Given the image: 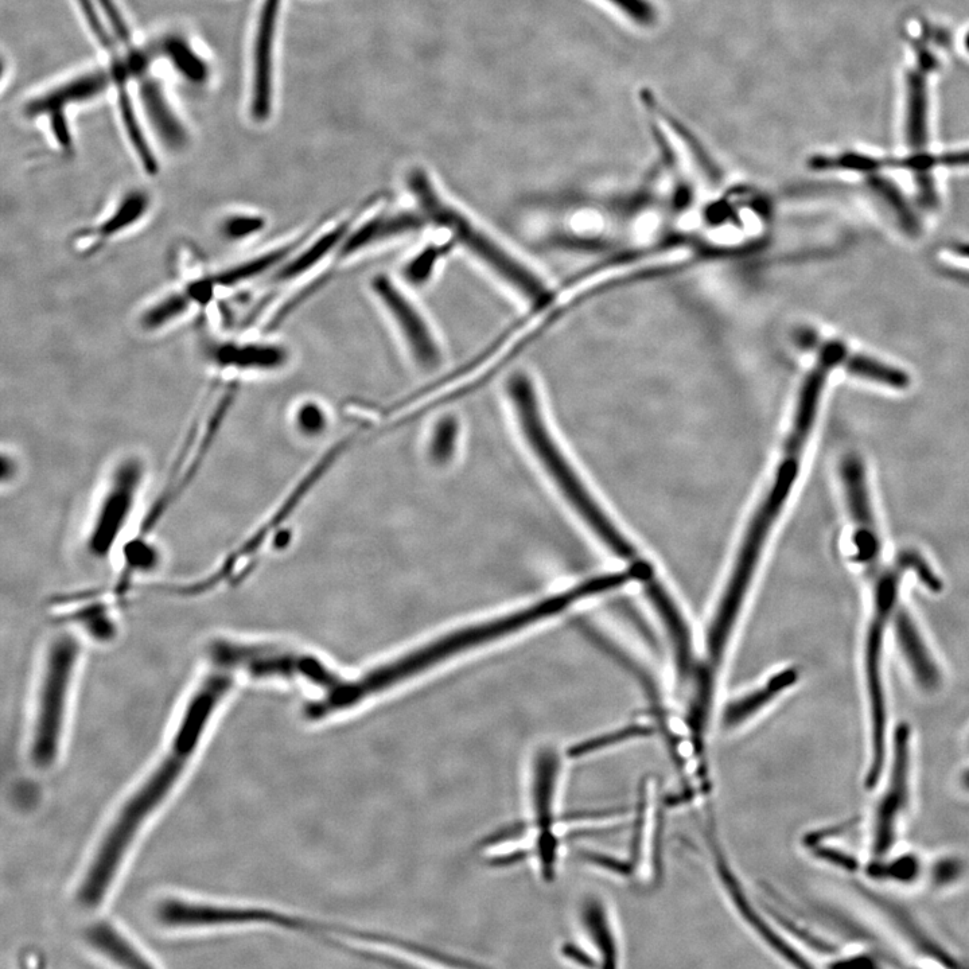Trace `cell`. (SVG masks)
Masks as SVG:
<instances>
[{
  "label": "cell",
  "mask_w": 969,
  "mask_h": 969,
  "mask_svg": "<svg viewBox=\"0 0 969 969\" xmlns=\"http://www.w3.org/2000/svg\"><path fill=\"white\" fill-rule=\"evenodd\" d=\"M961 782H963L964 788L969 791V770H965L963 777H961Z\"/></svg>",
  "instance_id": "74e56055"
},
{
  "label": "cell",
  "mask_w": 969,
  "mask_h": 969,
  "mask_svg": "<svg viewBox=\"0 0 969 969\" xmlns=\"http://www.w3.org/2000/svg\"><path fill=\"white\" fill-rule=\"evenodd\" d=\"M345 231L346 229L342 225L336 231L326 233L325 236L319 237L318 240L314 241L313 245H310L301 254L295 256L293 260H290V262L280 267L278 274L275 275L276 282H289V280L298 278V276L306 274L311 268L317 266L332 251L333 247H336L340 243Z\"/></svg>",
  "instance_id": "d4e9b609"
},
{
  "label": "cell",
  "mask_w": 969,
  "mask_h": 969,
  "mask_svg": "<svg viewBox=\"0 0 969 969\" xmlns=\"http://www.w3.org/2000/svg\"><path fill=\"white\" fill-rule=\"evenodd\" d=\"M964 873V865L957 858H943L937 860L932 867V881L936 886L944 887L959 881Z\"/></svg>",
  "instance_id": "836d02e7"
},
{
  "label": "cell",
  "mask_w": 969,
  "mask_h": 969,
  "mask_svg": "<svg viewBox=\"0 0 969 969\" xmlns=\"http://www.w3.org/2000/svg\"><path fill=\"white\" fill-rule=\"evenodd\" d=\"M955 254L963 256V258L969 259V243L956 244L951 248Z\"/></svg>",
  "instance_id": "8d00e7d4"
},
{
  "label": "cell",
  "mask_w": 969,
  "mask_h": 969,
  "mask_svg": "<svg viewBox=\"0 0 969 969\" xmlns=\"http://www.w3.org/2000/svg\"><path fill=\"white\" fill-rule=\"evenodd\" d=\"M613 10L618 17L638 29H652L660 21V9L655 0H597Z\"/></svg>",
  "instance_id": "484cf974"
},
{
  "label": "cell",
  "mask_w": 969,
  "mask_h": 969,
  "mask_svg": "<svg viewBox=\"0 0 969 969\" xmlns=\"http://www.w3.org/2000/svg\"><path fill=\"white\" fill-rule=\"evenodd\" d=\"M797 681H799V671L795 668L777 673L764 686L731 703L723 714V726L726 730H734L747 725L751 719L760 715L764 708L770 706L782 692L795 686Z\"/></svg>",
  "instance_id": "2e32d148"
},
{
  "label": "cell",
  "mask_w": 969,
  "mask_h": 969,
  "mask_svg": "<svg viewBox=\"0 0 969 969\" xmlns=\"http://www.w3.org/2000/svg\"><path fill=\"white\" fill-rule=\"evenodd\" d=\"M167 54L177 66L179 72L184 73L190 80L200 81L206 76L204 64L200 58L193 53L185 44L179 41H171L167 45Z\"/></svg>",
  "instance_id": "f546056e"
},
{
  "label": "cell",
  "mask_w": 969,
  "mask_h": 969,
  "mask_svg": "<svg viewBox=\"0 0 969 969\" xmlns=\"http://www.w3.org/2000/svg\"><path fill=\"white\" fill-rule=\"evenodd\" d=\"M834 965H838V967H850L854 969L856 968L865 969V968L877 967V964L874 963V960L871 959L870 956H866V955H859V956L851 957V959H848V960L838 961V963Z\"/></svg>",
  "instance_id": "d590c367"
},
{
  "label": "cell",
  "mask_w": 969,
  "mask_h": 969,
  "mask_svg": "<svg viewBox=\"0 0 969 969\" xmlns=\"http://www.w3.org/2000/svg\"><path fill=\"white\" fill-rule=\"evenodd\" d=\"M869 185L871 190H874L882 198V201H885L887 206L897 214V219L906 232L914 235V233L920 231L917 217L914 216L908 202L902 197L900 190L895 188L893 182L887 181L885 178H871Z\"/></svg>",
  "instance_id": "83f0119b"
},
{
  "label": "cell",
  "mask_w": 969,
  "mask_h": 969,
  "mask_svg": "<svg viewBox=\"0 0 969 969\" xmlns=\"http://www.w3.org/2000/svg\"><path fill=\"white\" fill-rule=\"evenodd\" d=\"M921 863L916 855L906 854L898 856L890 862L871 863L867 874L878 881H894L912 883L920 877Z\"/></svg>",
  "instance_id": "4316f807"
},
{
  "label": "cell",
  "mask_w": 969,
  "mask_h": 969,
  "mask_svg": "<svg viewBox=\"0 0 969 969\" xmlns=\"http://www.w3.org/2000/svg\"><path fill=\"white\" fill-rule=\"evenodd\" d=\"M813 847V855L816 858L824 860V862L830 863V865L838 867L848 873H854L858 870L859 863L854 856L847 854L842 850H836V848L821 846V844H815Z\"/></svg>",
  "instance_id": "e575fe53"
},
{
  "label": "cell",
  "mask_w": 969,
  "mask_h": 969,
  "mask_svg": "<svg viewBox=\"0 0 969 969\" xmlns=\"http://www.w3.org/2000/svg\"><path fill=\"white\" fill-rule=\"evenodd\" d=\"M81 657L83 642L75 630L58 629L46 641L30 742V760L37 769L52 768L60 754L66 710Z\"/></svg>",
  "instance_id": "277c9868"
},
{
  "label": "cell",
  "mask_w": 969,
  "mask_h": 969,
  "mask_svg": "<svg viewBox=\"0 0 969 969\" xmlns=\"http://www.w3.org/2000/svg\"><path fill=\"white\" fill-rule=\"evenodd\" d=\"M579 918L587 941L597 953L599 965L605 968L617 967L621 957L620 944L612 914L605 902L598 897L586 898L579 910Z\"/></svg>",
  "instance_id": "5bb4252c"
},
{
  "label": "cell",
  "mask_w": 969,
  "mask_h": 969,
  "mask_svg": "<svg viewBox=\"0 0 969 969\" xmlns=\"http://www.w3.org/2000/svg\"><path fill=\"white\" fill-rule=\"evenodd\" d=\"M295 422H297L298 430L301 433L306 435L319 434L325 428V412L317 404L305 403L299 407L297 415H295Z\"/></svg>",
  "instance_id": "1f68e13d"
},
{
  "label": "cell",
  "mask_w": 969,
  "mask_h": 969,
  "mask_svg": "<svg viewBox=\"0 0 969 969\" xmlns=\"http://www.w3.org/2000/svg\"><path fill=\"white\" fill-rule=\"evenodd\" d=\"M206 657L228 664L239 677L256 681L303 680L329 690L336 675L310 655L245 634H219L206 645Z\"/></svg>",
  "instance_id": "ba28073f"
},
{
  "label": "cell",
  "mask_w": 969,
  "mask_h": 969,
  "mask_svg": "<svg viewBox=\"0 0 969 969\" xmlns=\"http://www.w3.org/2000/svg\"><path fill=\"white\" fill-rule=\"evenodd\" d=\"M373 289L398 323L416 363L426 369L437 368L442 360L441 350L419 311L404 297L402 291L384 276L373 280Z\"/></svg>",
  "instance_id": "8fae6325"
},
{
  "label": "cell",
  "mask_w": 969,
  "mask_h": 969,
  "mask_svg": "<svg viewBox=\"0 0 969 969\" xmlns=\"http://www.w3.org/2000/svg\"><path fill=\"white\" fill-rule=\"evenodd\" d=\"M149 209V194L143 190H131L126 193V196L115 205L104 220L92 229H88V239L92 241V248L103 247L116 236L130 231L139 221H142Z\"/></svg>",
  "instance_id": "e0dca14e"
},
{
  "label": "cell",
  "mask_w": 969,
  "mask_h": 969,
  "mask_svg": "<svg viewBox=\"0 0 969 969\" xmlns=\"http://www.w3.org/2000/svg\"><path fill=\"white\" fill-rule=\"evenodd\" d=\"M420 224H422V221L419 217L408 213L393 214V216L372 220L371 223L364 225L349 237L344 244V249H342V255H350L353 252L360 251L361 248L368 247V245L416 231L420 228Z\"/></svg>",
  "instance_id": "ffe728a7"
},
{
  "label": "cell",
  "mask_w": 969,
  "mask_h": 969,
  "mask_svg": "<svg viewBox=\"0 0 969 969\" xmlns=\"http://www.w3.org/2000/svg\"><path fill=\"white\" fill-rule=\"evenodd\" d=\"M278 7L279 0L264 3L256 41L254 112L259 119L266 118L271 107V57Z\"/></svg>",
  "instance_id": "9a60e30c"
},
{
  "label": "cell",
  "mask_w": 969,
  "mask_h": 969,
  "mask_svg": "<svg viewBox=\"0 0 969 969\" xmlns=\"http://www.w3.org/2000/svg\"><path fill=\"white\" fill-rule=\"evenodd\" d=\"M213 364L240 372H272L289 361L286 348L270 342L227 341L217 344L210 352Z\"/></svg>",
  "instance_id": "7c38bea8"
},
{
  "label": "cell",
  "mask_w": 969,
  "mask_h": 969,
  "mask_svg": "<svg viewBox=\"0 0 969 969\" xmlns=\"http://www.w3.org/2000/svg\"><path fill=\"white\" fill-rule=\"evenodd\" d=\"M921 58V69L917 72L914 70L909 76L908 130H906L909 145L918 153H922L928 142L925 72H928L933 65L928 53H921Z\"/></svg>",
  "instance_id": "d6986e66"
},
{
  "label": "cell",
  "mask_w": 969,
  "mask_h": 969,
  "mask_svg": "<svg viewBox=\"0 0 969 969\" xmlns=\"http://www.w3.org/2000/svg\"><path fill=\"white\" fill-rule=\"evenodd\" d=\"M458 426L454 419H445L435 428L433 437V453L435 457L443 459L451 454L457 442Z\"/></svg>",
  "instance_id": "d6a6232c"
},
{
  "label": "cell",
  "mask_w": 969,
  "mask_h": 969,
  "mask_svg": "<svg viewBox=\"0 0 969 969\" xmlns=\"http://www.w3.org/2000/svg\"><path fill=\"white\" fill-rule=\"evenodd\" d=\"M104 75H92L84 79L75 80L64 88L57 89L45 96L44 99L35 100L27 107L31 116L40 114H56L58 108L64 107L70 101L85 99V97L96 95L104 88Z\"/></svg>",
  "instance_id": "cb8c5ba5"
},
{
  "label": "cell",
  "mask_w": 969,
  "mask_h": 969,
  "mask_svg": "<svg viewBox=\"0 0 969 969\" xmlns=\"http://www.w3.org/2000/svg\"><path fill=\"white\" fill-rule=\"evenodd\" d=\"M910 726L900 723L895 730L894 757L889 785L878 805L874 825V854L882 858L895 843L898 820L909 803Z\"/></svg>",
  "instance_id": "30bf717a"
},
{
  "label": "cell",
  "mask_w": 969,
  "mask_h": 969,
  "mask_svg": "<svg viewBox=\"0 0 969 969\" xmlns=\"http://www.w3.org/2000/svg\"><path fill=\"white\" fill-rule=\"evenodd\" d=\"M894 628L898 644L918 686L925 691H936L941 683L939 667L922 640L920 630L914 624L905 607L898 605L894 613Z\"/></svg>",
  "instance_id": "4fadbf2b"
},
{
  "label": "cell",
  "mask_w": 969,
  "mask_h": 969,
  "mask_svg": "<svg viewBox=\"0 0 969 969\" xmlns=\"http://www.w3.org/2000/svg\"><path fill=\"white\" fill-rule=\"evenodd\" d=\"M601 585L597 579H590L582 585L568 590L567 593L548 598L546 601L536 603L535 606L521 610L519 613L509 614V616L497 618V620L484 622V624L470 626V628L459 630L449 636L439 638L431 642L418 651L408 653L402 659L391 661L365 673L363 677L349 683H341L334 690L332 704L338 712H346L352 708L360 706L361 703L368 702L375 696L391 691L392 688L414 679L415 676L422 675L428 669L437 667L438 664L445 663L451 657L461 655L477 648V646L496 641L498 638L507 636L533 622L543 620L551 614L562 612L572 602L579 601L590 595L598 594Z\"/></svg>",
  "instance_id": "7a4b0ae2"
},
{
  "label": "cell",
  "mask_w": 969,
  "mask_h": 969,
  "mask_svg": "<svg viewBox=\"0 0 969 969\" xmlns=\"http://www.w3.org/2000/svg\"><path fill=\"white\" fill-rule=\"evenodd\" d=\"M439 254H441V249L433 247L426 249L422 254L416 256L411 263H408L406 271H404L407 279L415 284L427 282V279L433 274L435 263L439 259Z\"/></svg>",
  "instance_id": "4dcf8cb0"
},
{
  "label": "cell",
  "mask_w": 969,
  "mask_h": 969,
  "mask_svg": "<svg viewBox=\"0 0 969 969\" xmlns=\"http://www.w3.org/2000/svg\"><path fill=\"white\" fill-rule=\"evenodd\" d=\"M842 367L852 376L891 389H906L910 385L908 373L867 354L848 352Z\"/></svg>",
  "instance_id": "7402d4cb"
},
{
  "label": "cell",
  "mask_w": 969,
  "mask_h": 969,
  "mask_svg": "<svg viewBox=\"0 0 969 969\" xmlns=\"http://www.w3.org/2000/svg\"><path fill=\"white\" fill-rule=\"evenodd\" d=\"M237 680L239 676L229 665L208 659L162 760L128 797L101 838L77 889V902L83 908L95 909L104 901L139 831L177 785Z\"/></svg>",
  "instance_id": "6da1fadb"
},
{
  "label": "cell",
  "mask_w": 969,
  "mask_h": 969,
  "mask_svg": "<svg viewBox=\"0 0 969 969\" xmlns=\"http://www.w3.org/2000/svg\"><path fill=\"white\" fill-rule=\"evenodd\" d=\"M143 104H145L147 116L153 123L155 131L163 143L170 149H181L185 145V131L182 130L181 123L171 112L169 104L159 92L157 85L146 84L142 92Z\"/></svg>",
  "instance_id": "44dd1931"
},
{
  "label": "cell",
  "mask_w": 969,
  "mask_h": 969,
  "mask_svg": "<svg viewBox=\"0 0 969 969\" xmlns=\"http://www.w3.org/2000/svg\"><path fill=\"white\" fill-rule=\"evenodd\" d=\"M157 918L161 924L170 926V928L272 925L282 929L294 930V932L322 937L325 941L336 940L338 933H340V925H328L325 922L306 920V918L275 912L272 909L200 904V902L179 900V898H169V900L162 901L157 909Z\"/></svg>",
  "instance_id": "9c48e42d"
},
{
  "label": "cell",
  "mask_w": 969,
  "mask_h": 969,
  "mask_svg": "<svg viewBox=\"0 0 969 969\" xmlns=\"http://www.w3.org/2000/svg\"><path fill=\"white\" fill-rule=\"evenodd\" d=\"M95 951L123 967H151L150 960L111 922H97L85 933Z\"/></svg>",
  "instance_id": "ac0fdd59"
},
{
  "label": "cell",
  "mask_w": 969,
  "mask_h": 969,
  "mask_svg": "<svg viewBox=\"0 0 969 969\" xmlns=\"http://www.w3.org/2000/svg\"><path fill=\"white\" fill-rule=\"evenodd\" d=\"M194 305L188 290H175L151 303L140 314V328L146 332H158L188 314Z\"/></svg>",
  "instance_id": "603a6c76"
},
{
  "label": "cell",
  "mask_w": 969,
  "mask_h": 969,
  "mask_svg": "<svg viewBox=\"0 0 969 969\" xmlns=\"http://www.w3.org/2000/svg\"><path fill=\"white\" fill-rule=\"evenodd\" d=\"M149 468L138 454H127L112 463L89 513L84 550L96 562H107L134 533Z\"/></svg>",
  "instance_id": "5b68a950"
},
{
  "label": "cell",
  "mask_w": 969,
  "mask_h": 969,
  "mask_svg": "<svg viewBox=\"0 0 969 969\" xmlns=\"http://www.w3.org/2000/svg\"><path fill=\"white\" fill-rule=\"evenodd\" d=\"M508 395L525 439H527L533 453L543 463L544 468L550 473L552 480L558 484L564 496L571 501V504L581 513L586 523L618 556L628 560L630 566L638 564V562L641 563L636 551L610 524L605 515L599 511L589 493L579 482L578 477L568 466L563 454L560 453L554 438L548 431L542 406H540L535 384H533L531 377L523 372L512 375L508 381Z\"/></svg>",
  "instance_id": "3957f363"
},
{
  "label": "cell",
  "mask_w": 969,
  "mask_h": 969,
  "mask_svg": "<svg viewBox=\"0 0 969 969\" xmlns=\"http://www.w3.org/2000/svg\"><path fill=\"white\" fill-rule=\"evenodd\" d=\"M264 228H266V220L259 214L237 213L224 219L220 231L224 239L239 243L258 235Z\"/></svg>",
  "instance_id": "f1b7e54d"
},
{
  "label": "cell",
  "mask_w": 969,
  "mask_h": 969,
  "mask_svg": "<svg viewBox=\"0 0 969 969\" xmlns=\"http://www.w3.org/2000/svg\"><path fill=\"white\" fill-rule=\"evenodd\" d=\"M967 46H968V49H969V37H968V40H967Z\"/></svg>",
  "instance_id": "f35d334b"
},
{
  "label": "cell",
  "mask_w": 969,
  "mask_h": 969,
  "mask_svg": "<svg viewBox=\"0 0 969 969\" xmlns=\"http://www.w3.org/2000/svg\"><path fill=\"white\" fill-rule=\"evenodd\" d=\"M800 462V455L784 454L773 488L770 490L769 496L766 497L764 505L758 511L749 533H747L741 556H739L737 566H735L733 581L726 591L721 610L715 618L710 638H708L707 660L703 667L712 675H716L719 671L726 642L729 640L731 626L737 618L743 595H745L747 586H749L751 575H753L754 567H756L758 558H760L762 546H764L766 537L769 535L770 528L776 521L782 505H784L797 476H799Z\"/></svg>",
  "instance_id": "8992f818"
},
{
  "label": "cell",
  "mask_w": 969,
  "mask_h": 969,
  "mask_svg": "<svg viewBox=\"0 0 969 969\" xmlns=\"http://www.w3.org/2000/svg\"><path fill=\"white\" fill-rule=\"evenodd\" d=\"M408 186L431 219L450 229L473 255L484 262L490 270L496 272L509 286L519 291L533 307L540 309L551 301L550 290L542 279L537 278V275L519 262L515 256L505 251L496 241L474 227L465 216L446 204L439 197L424 171H412L408 177Z\"/></svg>",
  "instance_id": "52a82bcc"
}]
</instances>
